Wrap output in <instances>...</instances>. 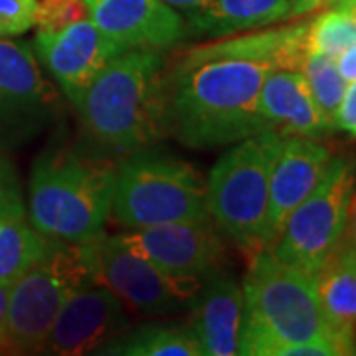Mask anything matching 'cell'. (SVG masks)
I'll use <instances>...</instances> for the list:
<instances>
[{
    "label": "cell",
    "instance_id": "obj_1",
    "mask_svg": "<svg viewBox=\"0 0 356 356\" xmlns=\"http://www.w3.org/2000/svg\"><path fill=\"white\" fill-rule=\"evenodd\" d=\"M273 67L240 58L180 56L166 72L170 135L192 149H218L267 131L259 111Z\"/></svg>",
    "mask_w": 356,
    "mask_h": 356
},
{
    "label": "cell",
    "instance_id": "obj_2",
    "mask_svg": "<svg viewBox=\"0 0 356 356\" xmlns=\"http://www.w3.org/2000/svg\"><path fill=\"white\" fill-rule=\"evenodd\" d=\"M165 65L159 50H125L91 81L76 109L99 149L133 154L170 135Z\"/></svg>",
    "mask_w": 356,
    "mask_h": 356
},
{
    "label": "cell",
    "instance_id": "obj_3",
    "mask_svg": "<svg viewBox=\"0 0 356 356\" xmlns=\"http://www.w3.org/2000/svg\"><path fill=\"white\" fill-rule=\"evenodd\" d=\"M250 257L242 283L240 355L287 356L301 344H327L341 355L318 305L313 273L283 264L269 248Z\"/></svg>",
    "mask_w": 356,
    "mask_h": 356
},
{
    "label": "cell",
    "instance_id": "obj_4",
    "mask_svg": "<svg viewBox=\"0 0 356 356\" xmlns=\"http://www.w3.org/2000/svg\"><path fill=\"white\" fill-rule=\"evenodd\" d=\"M117 165L72 149L42 153L30 177V224L42 236L89 243L111 216Z\"/></svg>",
    "mask_w": 356,
    "mask_h": 356
},
{
    "label": "cell",
    "instance_id": "obj_5",
    "mask_svg": "<svg viewBox=\"0 0 356 356\" xmlns=\"http://www.w3.org/2000/svg\"><path fill=\"white\" fill-rule=\"evenodd\" d=\"M281 135L261 131L236 143L212 166L206 180L208 214L224 238L250 255L267 248L269 178Z\"/></svg>",
    "mask_w": 356,
    "mask_h": 356
},
{
    "label": "cell",
    "instance_id": "obj_6",
    "mask_svg": "<svg viewBox=\"0 0 356 356\" xmlns=\"http://www.w3.org/2000/svg\"><path fill=\"white\" fill-rule=\"evenodd\" d=\"M93 283L89 243L50 240L48 250L10 283L6 313V355H42L54 321L64 303Z\"/></svg>",
    "mask_w": 356,
    "mask_h": 356
},
{
    "label": "cell",
    "instance_id": "obj_7",
    "mask_svg": "<svg viewBox=\"0 0 356 356\" xmlns=\"http://www.w3.org/2000/svg\"><path fill=\"white\" fill-rule=\"evenodd\" d=\"M111 216L127 229L208 220L206 180L177 156L149 149L129 154L117 165Z\"/></svg>",
    "mask_w": 356,
    "mask_h": 356
},
{
    "label": "cell",
    "instance_id": "obj_8",
    "mask_svg": "<svg viewBox=\"0 0 356 356\" xmlns=\"http://www.w3.org/2000/svg\"><path fill=\"white\" fill-rule=\"evenodd\" d=\"M356 192V161L331 156L317 186L287 218L271 254L287 266L315 273L343 243Z\"/></svg>",
    "mask_w": 356,
    "mask_h": 356
},
{
    "label": "cell",
    "instance_id": "obj_9",
    "mask_svg": "<svg viewBox=\"0 0 356 356\" xmlns=\"http://www.w3.org/2000/svg\"><path fill=\"white\" fill-rule=\"evenodd\" d=\"M93 283L113 291L127 309L140 315H175L188 311L202 289V277L170 273L133 254L115 236L91 242Z\"/></svg>",
    "mask_w": 356,
    "mask_h": 356
},
{
    "label": "cell",
    "instance_id": "obj_10",
    "mask_svg": "<svg viewBox=\"0 0 356 356\" xmlns=\"http://www.w3.org/2000/svg\"><path fill=\"white\" fill-rule=\"evenodd\" d=\"M56 113V89L28 44L0 38V153L36 139Z\"/></svg>",
    "mask_w": 356,
    "mask_h": 356
},
{
    "label": "cell",
    "instance_id": "obj_11",
    "mask_svg": "<svg viewBox=\"0 0 356 356\" xmlns=\"http://www.w3.org/2000/svg\"><path fill=\"white\" fill-rule=\"evenodd\" d=\"M115 238L133 254L178 275L208 280L226 264L224 234L210 218L129 229Z\"/></svg>",
    "mask_w": 356,
    "mask_h": 356
},
{
    "label": "cell",
    "instance_id": "obj_12",
    "mask_svg": "<svg viewBox=\"0 0 356 356\" xmlns=\"http://www.w3.org/2000/svg\"><path fill=\"white\" fill-rule=\"evenodd\" d=\"M129 315L125 303L99 283L77 289L51 325L42 355L83 356L99 353L109 341L125 332Z\"/></svg>",
    "mask_w": 356,
    "mask_h": 356
},
{
    "label": "cell",
    "instance_id": "obj_13",
    "mask_svg": "<svg viewBox=\"0 0 356 356\" xmlns=\"http://www.w3.org/2000/svg\"><path fill=\"white\" fill-rule=\"evenodd\" d=\"M34 46L40 62L74 105L105 65L125 51L107 38L89 16L58 32H38Z\"/></svg>",
    "mask_w": 356,
    "mask_h": 356
},
{
    "label": "cell",
    "instance_id": "obj_14",
    "mask_svg": "<svg viewBox=\"0 0 356 356\" xmlns=\"http://www.w3.org/2000/svg\"><path fill=\"white\" fill-rule=\"evenodd\" d=\"M88 16L123 50H166L184 38V18L163 0H83Z\"/></svg>",
    "mask_w": 356,
    "mask_h": 356
},
{
    "label": "cell",
    "instance_id": "obj_15",
    "mask_svg": "<svg viewBox=\"0 0 356 356\" xmlns=\"http://www.w3.org/2000/svg\"><path fill=\"white\" fill-rule=\"evenodd\" d=\"M331 161V151L317 139L287 135L281 139L280 153L269 178L266 238L267 248L280 238L291 212L317 186Z\"/></svg>",
    "mask_w": 356,
    "mask_h": 356
},
{
    "label": "cell",
    "instance_id": "obj_16",
    "mask_svg": "<svg viewBox=\"0 0 356 356\" xmlns=\"http://www.w3.org/2000/svg\"><path fill=\"white\" fill-rule=\"evenodd\" d=\"M188 329L202 348V356L240 355L243 323L242 285L220 271L204 281L191 305Z\"/></svg>",
    "mask_w": 356,
    "mask_h": 356
},
{
    "label": "cell",
    "instance_id": "obj_17",
    "mask_svg": "<svg viewBox=\"0 0 356 356\" xmlns=\"http://www.w3.org/2000/svg\"><path fill=\"white\" fill-rule=\"evenodd\" d=\"M259 111L267 131L281 137L297 135L318 140L334 129L321 113L301 70L269 72L259 95Z\"/></svg>",
    "mask_w": 356,
    "mask_h": 356
},
{
    "label": "cell",
    "instance_id": "obj_18",
    "mask_svg": "<svg viewBox=\"0 0 356 356\" xmlns=\"http://www.w3.org/2000/svg\"><path fill=\"white\" fill-rule=\"evenodd\" d=\"M191 58H240L273 70H301L309 56L307 22L281 26L275 30L234 34L184 51Z\"/></svg>",
    "mask_w": 356,
    "mask_h": 356
},
{
    "label": "cell",
    "instance_id": "obj_19",
    "mask_svg": "<svg viewBox=\"0 0 356 356\" xmlns=\"http://www.w3.org/2000/svg\"><path fill=\"white\" fill-rule=\"evenodd\" d=\"M318 305L341 355L353 353L356 339V245L344 242L313 273Z\"/></svg>",
    "mask_w": 356,
    "mask_h": 356
},
{
    "label": "cell",
    "instance_id": "obj_20",
    "mask_svg": "<svg viewBox=\"0 0 356 356\" xmlns=\"http://www.w3.org/2000/svg\"><path fill=\"white\" fill-rule=\"evenodd\" d=\"M184 36L226 38L295 16L293 0H204L184 13Z\"/></svg>",
    "mask_w": 356,
    "mask_h": 356
},
{
    "label": "cell",
    "instance_id": "obj_21",
    "mask_svg": "<svg viewBox=\"0 0 356 356\" xmlns=\"http://www.w3.org/2000/svg\"><path fill=\"white\" fill-rule=\"evenodd\" d=\"M99 355L202 356V348L188 325H145L121 332L99 348Z\"/></svg>",
    "mask_w": 356,
    "mask_h": 356
},
{
    "label": "cell",
    "instance_id": "obj_22",
    "mask_svg": "<svg viewBox=\"0 0 356 356\" xmlns=\"http://www.w3.org/2000/svg\"><path fill=\"white\" fill-rule=\"evenodd\" d=\"M50 245L24 216L0 220V283L16 281L34 261H38Z\"/></svg>",
    "mask_w": 356,
    "mask_h": 356
},
{
    "label": "cell",
    "instance_id": "obj_23",
    "mask_svg": "<svg viewBox=\"0 0 356 356\" xmlns=\"http://www.w3.org/2000/svg\"><path fill=\"white\" fill-rule=\"evenodd\" d=\"M356 42V18L341 6H332L307 22L309 54L337 58Z\"/></svg>",
    "mask_w": 356,
    "mask_h": 356
},
{
    "label": "cell",
    "instance_id": "obj_24",
    "mask_svg": "<svg viewBox=\"0 0 356 356\" xmlns=\"http://www.w3.org/2000/svg\"><path fill=\"white\" fill-rule=\"evenodd\" d=\"M301 72L305 76L321 113L325 115L334 127V115L341 105L344 89H346V81L339 74L334 58L321 56V54H309Z\"/></svg>",
    "mask_w": 356,
    "mask_h": 356
},
{
    "label": "cell",
    "instance_id": "obj_25",
    "mask_svg": "<svg viewBox=\"0 0 356 356\" xmlns=\"http://www.w3.org/2000/svg\"><path fill=\"white\" fill-rule=\"evenodd\" d=\"M81 18H88L83 0H38V32H58Z\"/></svg>",
    "mask_w": 356,
    "mask_h": 356
},
{
    "label": "cell",
    "instance_id": "obj_26",
    "mask_svg": "<svg viewBox=\"0 0 356 356\" xmlns=\"http://www.w3.org/2000/svg\"><path fill=\"white\" fill-rule=\"evenodd\" d=\"M38 0H0V38L22 36L36 26Z\"/></svg>",
    "mask_w": 356,
    "mask_h": 356
},
{
    "label": "cell",
    "instance_id": "obj_27",
    "mask_svg": "<svg viewBox=\"0 0 356 356\" xmlns=\"http://www.w3.org/2000/svg\"><path fill=\"white\" fill-rule=\"evenodd\" d=\"M24 200L14 166L0 156V220L10 216H24Z\"/></svg>",
    "mask_w": 356,
    "mask_h": 356
},
{
    "label": "cell",
    "instance_id": "obj_28",
    "mask_svg": "<svg viewBox=\"0 0 356 356\" xmlns=\"http://www.w3.org/2000/svg\"><path fill=\"white\" fill-rule=\"evenodd\" d=\"M334 129H343L356 137V81L346 83L341 105L334 115Z\"/></svg>",
    "mask_w": 356,
    "mask_h": 356
},
{
    "label": "cell",
    "instance_id": "obj_29",
    "mask_svg": "<svg viewBox=\"0 0 356 356\" xmlns=\"http://www.w3.org/2000/svg\"><path fill=\"white\" fill-rule=\"evenodd\" d=\"M334 62H337L339 74L343 76V79L346 83L356 81V42L353 46H348L344 51H341V54L334 58Z\"/></svg>",
    "mask_w": 356,
    "mask_h": 356
},
{
    "label": "cell",
    "instance_id": "obj_30",
    "mask_svg": "<svg viewBox=\"0 0 356 356\" xmlns=\"http://www.w3.org/2000/svg\"><path fill=\"white\" fill-rule=\"evenodd\" d=\"M8 295H10V285L0 283V353H4V343H6V313H8Z\"/></svg>",
    "mask_w": 356,
    "mask_h": 356
},
{
    "label": "cell",
    "instance_id": "obj_31",
    "mask_svg": "<svg viewBox=\"0 0 356 356\" xmlns=\"http://www.w3.org/2000/svg\"><path fill=\"white\" fill-rule=\"evenodd\" d=\"M295 2V16L309 14L327 4V0H293Z\"/></svg>",
    "mask_w": 356,
    "mask_h": 356
},
{
    "label": "cell",
    "instance_id": "obj_32",
    "mask_svg": "<svg viewBox=\"0 0 356 356\" xmlns=\"http://www.w3.org/2000/svg\"><path fill=\"white\" fill-rule=\"evenodd\" d=\"M166 4H170L172 8L177 10H182V13H188L192 8H196L198 4H202L204 0H163Z\"/></svg>",
    "mask_w": 356,
    "mask_h": 356
},
{
    "label": "cell",
    "instance_id": "obj_33",
    "mask_svg": "<svg viewBox=\"0 0 356 356\" xmlns=\"http://www.w3.org/2000/svg\"><path fill=\"white\" fill-rule=\"evenodd\" d=\"M334 4L337 6H341V8H344L348 14H353L356 18V0H334Z\"/></svg>",
    "mask_w": 356,
    "mask_h": 356
},
{
    "label": "cell",
    "instance_id": "obj_34",
    "mask_svg": "<svg viewBox=\"0 0 356 356\" xmlns=\"http://www.w3.org/2000/svg\"><path fill=\"white\" fill-rule=\"evenodd\" d=\"M353 243L356 245V202H355V212H353Z\"/></svg>",
    "mask_w": 356,
    "mask_h": 356
},
{
    "label": "cell",
    "instance_id": "obj_35",
    "mask_svg": "<svg viewBox=\"0 0 356 356\" xmlns=\"http://www.w3.org/2000/svg\"><path fill=\"white\" fill-rule=\"evenodd\" d=\"M350 355H356V339H355V343H353V353Z\"/></svg>",
    "mask_w": 356,
    "mask_h": 356
},
{
    "label": "cell",
    "instance_id": "obj_36",
    "mask_svg": "<svg viewBox=\"0 0 356 356\" xmlns=\"http://www.w3.org/2000/svg\"><path fill=\"white\" fill-rule=\"evenodd\" d=\"M329 2H334V0H327V4H329Z\"/></svg>",
    "mask_w": 356,
    "mask_h": 356
}]
</instances>
